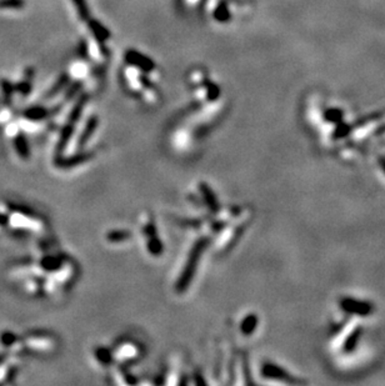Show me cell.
<instances>
[{"label":"cell","instance_id":"obj_1","mask_svg":"<svg viewBox=\"0 0 385 386\" xmlns=\"http://www.w3.org/2000/svg\"><path fill=\"white\" fill-rule=\"evenodd\" d=\"M206 244H208V240L206 239H200L199 241H196L195 245L192 247V251H190L189 257H188L187 263H185L184 270H183L182 275L179 277L178 282H176V291L178 293H183L188 289L189 286L190 281L194 277V274H195L196 268H198V263L200 260V255L203 252V250L205 249Z\"/></svg>","mask_w":385,"mask_h":386},{"label":"cell","instance_id":"obj_2","mask_svg":"<svg viewBox=\"0 0 385 386\" xmlns=\"http://www.w3.org/2000/svg\"><path fill=\"white\" fill-rule=\"evenodd\" d=\"M143 234L146 238V248H148L149 252L154 255V256H158V255L162 254L163 244L162 241H160L157 236L154 222L153 221L145 222L143 226Z\"/></svg>","mask_w":385,"mask_h":386},{"label":"cell","instance_id":"obj_3","mask_svg":"<svg viewBox=\"0 0 385 386\" xmlns=\"http://www.w3.org/2000/svg\"><path fill=\"white\" fill-rule=\"evenodd\" d=\"M125 61L130 65H134L137 68H139L140 70H143L144 73H149V71L154 70L155 64L154 61L149 59L145 55L138 53L137 50H128L125 53Z\"/></svg>","mask_w":385,"mask_h":386},{"label":"cell","instance_id":"obj_4","mask_svg":"<svg viewBox=\"0 0 385 386\" xmlns=\"http://www.w3.org/2000/svg\"><path fill=\"white\" fill-rule=\"evenodd\" d=\"M140 355V349L133 342H124L114 350V359L119 362H128Z\"/></svg>","mask_w":385,"mask_h":386},{"label":"cell","instance_id":"obj_5","mask_svg":"<svg viewBox=\"0 0 385 386\" xmlns=\"http://www.w3.org/2000/svg\"><path fill=\"white\" fill-rule=\"evenodd\" d=\"M341 307L349 314H355V315H369L371 312L370 304L364 302H359V300H354V299H343L340 302Z\"/></svg>","mask_w":385,"mask_h":386},{"label":"cell","instance_id":"obj_6","mask_svg":"<svg viewBox=\"0 0 385 386\" xmlns=\"http://www.w3.org/2000/svg\"><path fill=\"white\" fill-rule=\"evenodd\" d=\"M263 375H264V378L285 381V383H298L286 371H284L283 369H280V367H278L274 364H265L264 367H263Z\"/></svg>","mask_w":385,"mask_h":386},{"label":"cell","instance_id":"obj_7","mask_svg":"<svg viewBox=\"0 0 385 386\" xmlns=\"http://www.w3.org/2000/svg\"><path fill=\"white\" fill-rule=\"evenodd\" d=\"M88 25L96 40L99 41V44L104 45L105 40H108V39L110 38V33L108 31V29H105V28L103 27L100 23L96 22V20H88Z\"/></svg>","mask_w":385,"mask_h":386},{"label":"cell","instance_id":"obj_8","mask_svg":"<svg viewBox=\"0 0 385 386\" xmlns=\"http://www.w3.org/2000/svg\"><path fill=\"white\" fill-rule=\"evenodd\" d=\"M200 192L203 193L204 200H205L208 208H209L213 213H218V211H219V204H218V200L217 197H215L214 193H213L205 184H200Z\"/></svg>","mask_w":385,"mask_h":386},{"label":"cell","instance_id":"obj_9","mask_svg":"<svg viewBox=\"0 0 385 386\" xmlns=\"http://www.w3.org/2000/svg\"><path fill=\"white\" fill-rule=\"evenodd\" d=\"M96 126H98V118H96V116H91V118H89L85 128H84L82 135H80L79 145H84V144L88 141L89 138H90L91 135H93V133L95 132Z\"/></svg>","mask_w":385,"mask_h":386},{"label":"cell","instance_id":"obj_10","mask_svg":"<svg viewBox=\"0 0 385 386\" xmlns=\"http://www.w3.org/2000/svg\"><path fill=\"white\" fill-rule=\"evenodd\" d=\"M86 102H88V95L80 96V99L78 100V103L75 104V107L73 108L72 111H70V114H69L68 123L75 124L78 120H79V118L82 116V109H84V105H85Z\"/></svg>","mask_w":385,"mask_h":386},{"label":"cell","instance_id":"obj_11","mask_svg":"<svg viewBox=\"0 0 385 386\" xmlns=\"http://www.w3.org/2000/svg\"><path fill=\"white\" fill-rule=\"evenodd\" d=\"M29 344H33V346L38 350L41 351H49L52 350L53 348L55 346V340L50 336H39L36 339H33V342H29Z\"/></svg>","mask_w":385,"mask_h":386},{"label":"cell","instance_id":"obj_12","mask_svg":"<svg viewBox=\"0 0 385 386\" xmlns=\"http://www.w3.org/2000/svg\"><path fill=\"white\" fill-rule=\"evenodd\" d=\"M256 325H258V318L255 314H249L247 318L240 324V331L244 335H250L255 331Z\"/></svg>","mask_w":385,"mask_h":386},{"label":"cell","instance_id":"obj_13","mask_svg":"<svg viewBox=\"0 0 385 386\" xmlns=\"http://www.w3.org/2000/svg\"><path fill=\"white\" fill-rule=\"evenodd\" d=\"M214 18L219 23H225L230 19V13H229V9L226 6L225 1H220L218 4V6L214 10Z\"/></svg>","mask_w":385,"mask_h":386},{"label":"cell","instance_id":"obj_14","mask_svg":"<svg viewBox=\"0 0 385 386\" xmlns=\"http://www.w3.org/2000/svg\"><path fill=\"white\" fill-rule=\"evenodd\" d=\"M107 239L109 243H113V244H120V243H125V241L130 240V234L128 233V231H124V230L111 231V233L108 234Z\"/></svg>","mask_w":385,"mask_h":386},{"label":"cell","instance_id":"obj_15","mask_svg":"<svg viewBox=\"0 0 385 386\" xmlns=\"http://www.w3.org/2000/svg\"><path fill=\"white\" fill-rule=\"evenodd\" d=\"M73 1H74L75 8H77L79 19L82 20V22L89 20V9L88 6H86L85 0H73Z\"/></svg>","mask_w":385,"mask_h":386},{"label":"cell","instance_id":"obj_16","mask_svg":"<svg viewBox=\"0 0 385 386\" xmlns=\"http://www.w3.org/2000/svg\"><path fill=\"white\" fill-rule=\"evenodd\" d=\"M68 83H69V75L68 74L60 75V78L56 80V83L54 84V86H53V88L50 89L49 93H48V98L55 95V94H58L61 89L65 88L66 85H68Z\"/></svg>","mask_w":385,"mask_h":386},{"label":"cell","instance_id":"obj_17","mask_svg":"<svg viewBox=\"0 0 385 386\" xmlns=\"http://www.w3.org/2000/svg\"><path fill=\"white\" fill-rule=\"evenodd\" d=\"M88 156L86 155H79L77 156V158H73V159H68V160H61L60 165H64V166H68L70 167L72 165H77V164H80V163H85L88 162Z\"/></svg>","mask_w":385,"mask_h":386},{"label":"cell","instance_id":"obj_18","mask_svg":"<svg viewBox=\"0 0 385 386\" xmlns=\"http://www.w3.org/2000/svg\"><path fill=\"white\" fill-rule=\"evenodd\" d=\"M95 355L102 364H109L110 360H111V354H110V351L107 350V349L102 348L99 349V350H96Z\"/></svg>","mask_w":385,"mask_h":386},{"label":"cell","instance_id":"obj_19","mask_svg":"<svg viewBox=\"0 0 385 386\" xmlns=\"http://www.w3.org/2000/svg\"><path fill=\"white\" fill-rule=\"evenodd\" d=\"M206 89H208V94H206V96H208L209 100H215V99L219 96L220 94L219 88H218L215 84H213V83H208V88Z\"/></svg>","mask_w":385,"mask_h":386},{"label":"cell","instance_id":"obj_20","mask_svg":"<svg viewBox=\"0 0 385 386\" xmlns=\"http://www.w3.org/2000/svg\"><path fill=\"white\" fill-rule=\"evenodd\" d=\"M358 339H359V330H355V331L353 332L352 336L345 341V350L347 351L353 350V349H354L355 342L358 341Z\"/></svg>","mask_w":385,"mask_h":386},{"label":"cell","instance_id":"obj_21","mask_svg":"<svg viewBox=\"0 0 385 386\" xmlns=\"http://www.w3.org/2000/svg\"><path fill=\"white\" fill-rule=\"evenodd\" d=\"M82 82H75L74 84L70 85L68 89V91H66V99H72L73 96L75 95V94L78 93V91L80 90V88H82Z\"/></svg>","mask_w":385,"mask_h":386},{"label":"cell","instance_id":"obj_22","mask_svg":"<svg viewBox=\"0 0 385 386\" xmlns=\"http://www.w3.org/2000/svg\"><path fill=\"white\" fill-rule=\"evenodd\" d=\"M383 165H385V162H383ZM384 169H385V166H384Z\"/></svg>","mask_w":385,"mask_h":386}]
</instances>
